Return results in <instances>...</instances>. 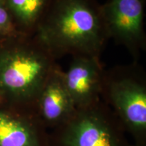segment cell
<instances>
[{"instance_id": "cell-8", "label": "cell", "mask_w": 146, "mask_h": 146, "mask_svg": "<svg viewBox=\"0 0 146 146\" xmlns=\"http://www.w3.org/2000/svg\"><path fill=\"white\" fill-rule=\"evenodd\" d=\"M44 127L32 110L0 106V146H43Z\"/></svg>"}, {"instance_id": "cell-2", "label": "cell", "mask_w": 146, "mask_h": 146, "mask_svg": "<svg viewBox=\"0 0 146 146\" xmlns=\"http://www.w3.org/2000/svg\"><path fill=\"white\" fill-rule=\"evenodd\" d=\"M56 59L35 35L0 43V106L32 110Z\"/></svg>"}, {"instance_id": "cell-1", "label": "cell", "mask_w": 146, "mask_h": 146, "mask_svg": "<svg viewBox=\"0 0 146 146\" xmlns=\"http://www.w3.org/2000/svg\"><path fill=\"white\" fill-rule=\"evenodd\" d=\"M34 35L56 60L66 55L100 58L110 39L97 0H54Z\"/></svg>"}, {"instance_id": "cell-5", "label": "cell", "mask_w": 146, "mask_h": 146, "mask_svg": "<svg viewBox=\"0 0 146 146\" xmlns=\"http://www.w3.org/2000/svg\"><path fill=\"white\" fill-rule=\"evenodd\" d=\"M145 3L146 0H106L101 4L109 38L125 47L136 60L146 48Z\"/></svg>"}, {"instance_id": "cell-3", "label": "cell", "mask_w": 146, "mask_h": 146, "mask_svg": "<svg viewBox=\"0 0 146 146\" xmlns=\"http://www.w3.org/2000/svg\"><path fill=\"white\" fill-rule=\"evenodd\" d=\"M101 97L109 104L114 114L136 137L146 132L145 73L137 63L104 71Z\"/></svg>"}, {"instance_id": "cell-9", "label": "cell", "mask_w": 146, "mask_h": 146, "mask_svg": "<svg viewBox=\"0 0 146 146\" xmlns=\"http://www.w3.org/2000/svg\"><path fill=\"white\" fill-rule=\"evenodd\" d=\"M19 31L34 35L54 0H4Z\"/></svg>"}, {"instance_id": "cell-7", "label": "cell", "mask_w": 146, "mask_h": 146, "mask_svg": "<svg viewBox=\"0 0 146 146\" xmlns=\"http://www.w3.org/2000/svg\"><path fill=\"white\" fill-rule=\"evenodd\" d=\"M63 72L57 64L40 90L33 107L36 117L45 127H60L76 110L64 83Z\"/></svg>"}, {"instance_id": "cell-11", "label": "cell", "mask_w": 146, "mask_h": 146, "mask_svg": "<svg viewBox=\"0 0 146 146\" xmlns=\"http://www.w3.org/2000/svg\"><path fill=\"white\" fill-rule=\"evenodd\" d=\"M1 41H0V43H1Z\"/></svg>"}, {"instance_id": "cell-4", "label": "cell", "mask_w": 146, "mask_h": 146, "mask_svg": "<svg viewBox=\"0 0 146 146\" xmlns=\"http://www.w3.org/2000/svg\"><path fill=\"white\" fill-rule=\"evenodd\" d=\"M123 127L114 112L101 100L76 109L66 123L58 127L59 146H127L121 135Z\"/></svg>"}, {"instance_id": "cell-10", "label": "cell", "mask_w": 146, "mask_h": 146, "mask_svg": "<svg viewBox=\"0 0 146 146\" xmlns=\"http://www.w3.org/2000/svg\"><path fill=\"white\" fill-rule=\"evenodd\" d=\"M4 0H0V41L22 35Z\"/></svg>"}, {"instance_id": "cell-6", "label": "cell", "mask_w": 146, "mask_h": 146, "mask_svg": "<svg viewBox=\"0 0 146 146\" xmlns=\"http://www.w3.org/2000/svg\"><path fill=\"white\" fill-rule=\"evenodd\" d=\"M67 71L63 72L64 83L76 109L100 101L104 68L100 58L76 56Z\"/></svg>"}]
</instances>
